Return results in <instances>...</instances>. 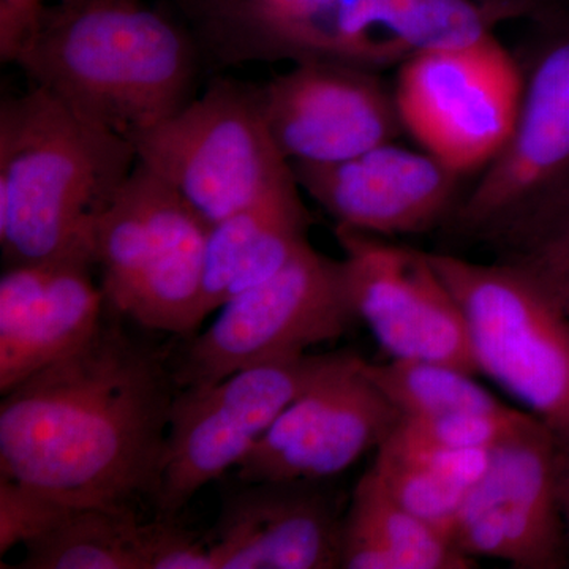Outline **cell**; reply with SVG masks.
Segmentation results:
<instances>
[{
    "label": "cell",
    "mask_w": 569,
    "mask_h": 569,
    "mask_svg": "<svg viewBox=\"0 0 569 569\" xmlns=\"http://www.w3.org/2000/svg\"><path fill=\"white\" fill-rule=\"evenodd\" d=\"M178 391L164 356L103 320L2 395L0 477L74 508L153 501Z\"/></svg>",
    "instance_id": "6da1fadb"
},
{
    "label": "cell",
    "mask_w": 569,
    "mask_h": 569,
    "mask_svg": "<svg viewBox=\"0 0 569 569\" xmlns=\"http://www.w3.org/2000/svg\"><path fill=\"white\" fill-rule=\"evenodd\" d=\"M138 162L133 142L50 92L0 107V249L7 266L93 260L100 213Z\"/></svg>",
    "instance_id": "7a4b0ae2"
},
{
    "label": "cell",
    "mask_w": 569,
    "mask_h": 569,
    "mask_svg": "<svg viewBox=\"0 0 569 569\" xmlns=\"http://www.w3.org/2000/svg\"><path fill=\"white\" fill-rule=\"evenodd\" d=\"M14 63L127 140L189 103L197 67L189 36L142 0H51Z\"/></svg>",
    "instance_id": "3957f363"
},
{
    "label": "cell",
    "mask_w": 569,
    "mask_h": 569,
    "mask_svg": "<svg viewBox=\"0 0 569 569\" xmlns=\"http://www.w3.org/2000/svg\"><path fill=\"white\" fill-rule=\"evenodd\" d=\"M529 61L515 129L452 212L456 231L505 254L569 211V14H548Z\"/></svg>",
    "instance_id": "277c9868"
},
{
    "label": "cell",
    "mask_w": 569,
    "mask_h": 569,
    "mask_svg": "<svg viewBox=\"0 0 569 569\" xmlns=\"http://www.w3.org/2000/svg\"><path fill=\"white\" fill-rule=\"evenodd\" d=\"M212 224L138 160L100 213L93 260L107 305L151 331L193 337Z\"/></svg>",
    "instance_id": "5b68a950"
},
{
    "label": "cell",
    "mask_w": 569,
    "mask_h": 569,
    "mask_svg": "<svg viewBox=\"0 0 569 569\" xmlns=\"http://www.w3.org/2000/svg\"><path fill=\"white\" fill-rule=\"evenodd\" d=\"M427 257L462 309L478 373L523 403L569 455V320L556 299L511 261Z\"/></svg>",
    "instance_id": "8992f818"
},
{
    "label": "cell",
    "mask_w": 569,
    "mask_h": 569,
    "mask_svg": "<svg viewBox=\"0 0 569 569\" xmlns=\"http://www.w3.org/2000/svg\"><path fill=\"white\" fill-rule=\"evenodd\" d=\"M130 141L138 160L211 224L295 179L269 132L260 89L233 81L213 82L200 99Z\"/></svg>",
    "instance_id": "52a82bcc"
},
{
    "label": "cell",
    "mask_w": 569,
    "mask_h": 569,
    "mask_svg": "<svg viewBox=\"0 0 569 569\" xmlns=\"http://www.w3.org/2000/svg\"><path fill=\"white\" fill-rule=\"evenodd\" d=\"M342 353L264 359L206 387L179 389L171 407L160 518L174 519L194 493L236 470L269 427L320 380Z\"/></svg>",
    "instance_id": "ba28073f"
},
{
    "label": "cell",
    "mask_w": 569,
    "mask_h": 569,
    "mask_svg": "<svg viewBox=\"0 0 569 569\" xmlns=\"http://www.w3.org/2000/svg\"><path fill=\"white\" fill-rule=\"evenodd\" d=\"M356 320L343 261L309 242L271 279L220 307L174 366L176 385L206 387L264 359L305 353L339 339Z\"/></svg>",
    "instance_id": "9c48e42d"
},
{
    "label": "cell",
    "mask_w": 569,
    "mask_h": 569,
    "mask_svg": "<svg viewBox=\"0 0 569 569\" xmlns=\"http://www.w3.org/2000/svg\"><path fill=\"white\" fill-rule=\"evenodd\" d=\"M522 92V66L492 33L467 47L411 56L400 63L395 99L403 130L462 176L503 148Z\"/></svg>",
    "instance_id": "30bf717a"
},
{
    "label": "cell",
    "mask_w": 569,
    "mask_h": 569,
    "mask_svg": "<svg viewBox=\"0 0 569 569\" xmlns=\"http://www.w3.org/2000/svg\"><path fill=\"white\" fill-rule=\"evenodd\" d=\"M356 318L395 359L441 362L478 376L466 317L427 252L337 224Z\"/></svg>",
    "instance_id": "8fae6325"
},
{
    "label": "cell",
    "mask_w": 569,
    "mask_h": 569,
    "mask_svg": "<svg viewBox=\"0 0 569 569\" xmlns=\"http://www.w3.org/2000/svg\"><path fill=\"white\" fill-rule=\"evenodd\" d=\"M362 362L359 356L342 353L269 427L236 468V479L317 482L342 473L380 447L400 413L366 376Z\"/></svg>",
    "instance_id": "7c38bea8"
},
{
    "label": "cell",
    "mask_w": 569,
    "mask_h": 569,
    "mask_svg": "<svg viewBox=\"0 0 569 569\" xmlns=\"http://www.w3.org/2000/svg\"><path fill=\"white\" fill-rule=\"evenodd\" d=\"M560 451L545 425L493 449L489 470L460 507L456 548L470 559L488 557L516 568L563 567Z\"/></svg>",
    "instance_id": "4fadbf2b"
},
{
    "label": "cell",
    "mask_w": 569,
    "mask_h": 569,
    "mask_svg": "<svg viewBox=\"0 0 569 569\" xmlns=\"http://www.w3.org/2000/svg\"><path fill=\"white\" fill-rule=\"evenodd\" d=\"M266 122L290 162L332 163L392 142L403 130L376 70L306 61L260 89Z\"/></svg>",
    "instance_id": "5bb4252c"
},
{
    "label": "cell",
    "mask_w": 569,
    "mask_h": 569,
    "mask_svg": "<svg viewBox=\"0 0 569 569\" xmlns=\"http://www.w3.org/2000/svg\"><path fill=\"white\" fill-rule=\"evenodd\" d=\"M290 163L299 187L337 224L366 233H425L456 209L460 176L395 141L340 162Z\"/></svg>",
    "instance_id": "9a60e30c"
},
{
    "label": "cell",
    "mask_w": 569,
    "mask_h": 569,
    "mask_svg": "<svg viewBox=\"0 0 569 569\" xmlns=\"http://www.w3.org/2000/svg\"><path fill=\"white\" fill-rule=\"evenodd\" d=\"M239 482L206 539L213 568H340L343 519L316 481Z\"/></svg>",
    "instance_id": "2e32d148"
},
{
    "label": "cell",
    "mask_w": 569,
    "mask_h": 569,
    "mask_svg": "<svg viewBox=\"0 0 569 569\" xmlns=\"http://www.w3.org/2000/svg\"><path fill=\"white\" fill-rule=\"evenodd\" d=\"M84 260L7 266L0 279V395L84 346L103 321V290Z\"/></svg>",
    "instance_id": "e0dca14e"
},
{
    "label": "cell",
    "mask_w": 569,
    "mask_h": 569,
    "mask_svg": "<svg viewBox=\"0 0 569 569\" xmlns=\"http://www.w3.org/2000/svg\"><path fill=\"white\" fill-rule=\"evenodd\" d=\"M299 189L295 178L212 224L206 244L204 317L271 279L309 244L310 216Z\"/></svg>",
    "instance_id": "ac0fdd59"
},
{
    "label": "cell",
    "mask_w": 569,
    "mask_h": 569,
    "mask_svg": "<svg viewBox=\"0 0 569 569\" xmlns=\"http://www.w3.org/2000/svg\"><path fill=\"white\" fill-rule=\"evenodd\" d=\"M174 519L141 522L133 508H74L24 546L22 569H171L186 548Z\"/></svg>",
    "instance_id": "d6986e66"
},
{
    "label": "cell",
    "mask_w": 569,
    "mask_h": 569,
    "mask_svg": "<svg viewBox=\"0 0 569 569\" xmlns=\"http://www.w3.org/2000/svg\"><path fill=\"white\" fill-rule=\"evenodd\" d=\"M340 568L468 569L475 560L396 501L370 468L342 520Z\"/></svg>",
    "instance_id": "ffe728a7"
},
{
    "label": "cell",
    "mask_w": 569,
    "mask_h": 569,
    "mask_svg": "<svg viewBox=\"0 0 569 569\" xmlns=\"http://www.w3.org/2000/svg\"><path fill=\"white\" fill-rule=\"evenodd\" d=\"M362 370L400 417L496 413L511 408L478 385L471 373L441 362L392 358L385 365L365 361Z\"/></svg>",
    "instance_id": "44dd1931"
},
{
    "label": "cell",
    "mask_w": 569,
    "mask_h": 569,
    "mask_svg": "<svg viewBox=\"0 0 569 569\" xmlns=\"http://www.w3.org/2000/svg\"><path fill=\"white\" fill-rule=\"evenodd\" d=\"M372 470L396 501L452 541L467 489L385 448H377Z\"/></svg>",
    "instance_id": "7402d4cb"
},
{
    "label": "cell",
    "mask_w": 569,
    "mask_h": 569,
    "mask_svg": "<svg viewBox=\"0 0 569 569\" xmlns=\"http://www.w3.org/2000/svg\"><path fill=\"white\" fill-rule=\"evenodd\" d=\"M542 425L533 415L509 408L496 413H458L438 418L400 417L397 426L413 436L449 448L493 449Z\"/></svg>",
    "instance_id": "603a6c76"
},
{
    "label": "cell",
    "mask_w": 569,
    "mask_h": 569,
    "mask_svg": "<svg viewBox=\"0 0 569 569\" xmlns=\"http://www.w3.org/2000/svg\"><path fill=\"white\" fill-rule=\"evenodd\" d=\"M73 509L47 493L0 477V556L50 533Z\"/></svg>",
    "instance_id": "cb8c5ba5"
},
{
    "label": "cell",
    "mask_w": 569,
    "mask_h": 569,
    "mask_svg": "<svg viewBox=\"0 0 569 569\" xmlns=\"http://www.w3.org/2000/svg\"><path fill=\"white\" fill-rule=\"evenodd\" d=\"M378 448L388 449L411 462L429 468L433 473L440 475L467 490L481 481L486 471L489 470L490 460H492V451L445 447V445L433 443L426 438L413 436L397 425Z\"/></svg>",
    "instance_id": "d4e9b609"
},
{
    "label": "cell",
    "mask_w": 569,
    "mask_h": 569,
    "mask_svg": "<svg viewBox=\"0 0 569 569\" xmlns=\"http://www.w3.org/2000/svg\"><path fill=\"white\" fill-rule=\"evenodd\" d=\"M505 261L519 264L556 299L569 320V211Z\"/></svg>",
    "instance_id": "484cf974"
},
{
    "label": "cell",
    "mask_w": 569,
    "mask_h": 569,
    "mask_svg": "<svg viewBox=\"0 0 569 569\" xmlns=\"http://www.w3.org/2000/svg\"><path fill=\"white\" fill-rule=\"evenodd\" d=\"M559 493L561 512L569 527V455L560 451Z\"/></svg>",
    "instance_id": "4316f807"
},
{
    "label": "cell",
    "mask_w": 569,
    "mask_h": 569,
    "mask_svg": "<svg viewBox=\"0 0 569 569\" xmlns=\"http://www.w3.org/2000/svg\"><path fill=\"white\" fill-rule=\"evenodd\" d=\"M51 0H0V10L14 13L39 14Z\"/></svg>",
    "instance_id": "83f0119b"
}]
</instances>
